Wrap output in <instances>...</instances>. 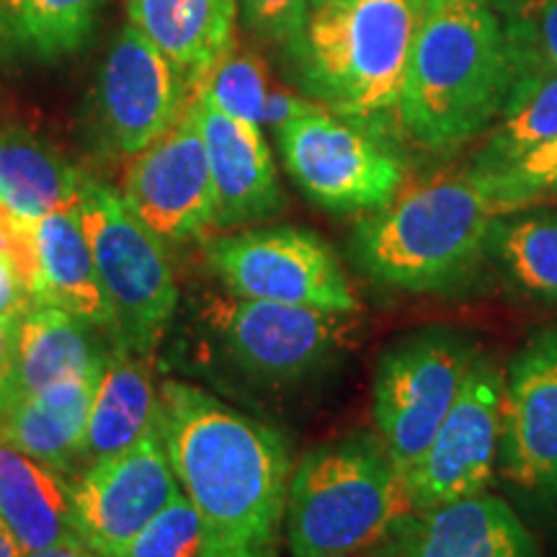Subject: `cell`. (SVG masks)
<instances>
[{
    "mask_svg": "<svg viewBox=\"0 0 557 557\" xmlns=\"http://www.w3.org/2000/svg\"><path fill=\"white\" fill-rule=\"evenodd\" d=\"M413 513L406 478L377 431H354L305 451L292 468L284 540L292 557H361Z\"/></svg>",
    "mask_w": 557,
    "mask_h": 557,
    "instance_id": "277c9868",
    "label": "cell"
},
{
    "mask_svg": "<svg viewBox=\"0 0 557 557\" xmlns=\"http://www.w3.org/2000/svg\"><path fill=\"white\" fill-rule=\"evenodd\" d=\"M395 537L400 557H542L517 508L491 491L408 513Z\"/></svg>",
    "mask_w": 557,
    "mask_h": 557,
    "instance_id": "e0dca14e",
    "label": "cell"
},
{
    "mask_svg": "<svg viewBox=\"0 0 557 557\" xmlns=\"http://www.w3.org/2000/svg\"><path fill=\"white\" fill-rule=\"evenodd\" d=\"M0 519L24 547L81 542L73 517V483L0 438Z\"/></svg>",
    "mask_w": 557,
    "mask_h": 557,
    "instance_id": "7402d4cb",
    "label": "cell"
},
{
    "mask_svg": "<svg viewBox=\"0 0 557 557\" xmlns=\"http://www.w3.org/2000/svg\"><path fill=\"white\" fill-rule=\"evenodd\" d=\"M207 263L230 295L331 312H359L344 263L305 227H256L209 240Z\"/></svg>",
    "mask_w": 557,
    "mask_h": 557,
    "instance_id": "30bf717a",
    "label": "cell"
},
{
    "mask_svg": "<svg viewBox=\"0 0 557 557\" xmlns=\"http://www.w3.org/2000/svg\"><path fill=\"white\" fill-rule=\"evenodd\" d=\"M557 137V73L513 81L496 127L472 158V173H496Z\"/></svg>",
    "mask_w": 557,
    "mask_h": 557,
    "instance_id": "d4e9b609",
    "label": "cell"
},
{
    "mask_svg": "<svg viewBox=\"0 0 557 557\" xmlns=\"http://www.w3.org/2000/svg\"><path fill=\"white\" fill-rule=\"evenodd\" d=\"M81 220L114 315L116 346L150 359L178 310L176 276L163 243L124 197L94 178L83 181Z\"/></svg>",
    "mask_w": 557,
    "mask_h": 557,
    "instance_id": "52a82bcc",
    "label": "cell"
},
{
    "mask_svg": "<svg viewBox=\"0 0 557 557\" xmlns=\"http://www.w3.org/2000/svg\"><path fill=\"white\" fill-rule=\"evenodd\" d=\"M158 431L212 557H278L292 475L282 431L181 380L158 387Z\"/></svg>",
    "mask_w": 557,
    "mask_h": 557,
    "instance_id": "6da1fadb",
    "label": "cell"
},
{
    "mask_svg": "<svg viewBox=\"0 0 557 557\" xmlns=\"http://www.w3.org/2000/svg\"><path fill=\"white\" fill-rule=\"evenodd\" d=\"M318 3H325V0H310V5H318Z\"/></svg>",
    "mask_w": 557,
    "mask_h": 557,
    "instance_id": "f35d334b",
    "label": "cell"
},
{
    "mask_svg": "<svg viewBox=\"0 0 557 557\" xmlns=\"http://www.w3.org/2000/svg\"><path fill=\"white\" fill-rule=\"evenodd\" d=\"M83 181L58 150L29 132H0V201L21 220L78 207Z\"/></svg>",
    "mask_w": 557,
    "mask_h": 557,
    "instance_id": "cb8c5ba5",
    "label": "cell"
},
{
    "mask_svg": "<svg viewBox=\"0 0 557 557\" xmlns=\"http://www.w3.org/2000/svg\"><path fill=\"white\" fill-rule=\"evenodd\" d=\"M37 302L16 263L0 253V318L18 323Z\"/></svg>",
    "mask_w": 557,
    "mask_h": 557,
    "instance_id": "d6a6232c",
    "label": "cell"
},
{
    "mask_svg": "<svg viewBox=\"0 0 557 557\" xmlns=\"http://www.w3.org/2000/svg\"><path fill=\"white\" fill-rule=\"evenodd\" d=\"M101 0H0V18L21 50L62 58L86 45Z\"/></svg>",
    "mask_w": 557,
    "mask_h": 557,
    "instance_id": "4316f807",
    "label": "cell"
},
{
    "mask_svg": "<svg viewBox=\"0 0 557 557\" xmlns=\"http://www.w3.org/2000/svg\"><path fill=\"white\" fill-rule=\"evenodd\" d=\"M292 181L331 212H377L406 186V160L374 124L315 107L276 129Z\"/></svg>",
    "mask_w": 557,
    "mask_h": 557,
    "instance_id": "9c48e42d",
    "label": "cell"
},
{
    "mask_svg": "<svg viewBox=\"0 0 557 557\" xmlns=\"http://www.w3.org/2000/svg\"><path fill=\"white\" fill-rule=\"evenodd\" d=\"M0 557H24V547L13 537L11 529L3 524V519H0Z\"/></svg>",
    "mask_w": 557,
    "mask_h": 557,
    "instance_id": "8d00e7d4",
    "label": "cell"
},
{
    "mask_svg": "<svg viewBox=\"0 0 557 557\" xmlns=\"http://www.w3.org/2000/svg\"><path fill=\"white\" fill-rule=\"evenodd\" d=\"M429 0H325L312 5L299 83L333 114L374 124L398 111Z\"/></svg>",
    "mask_w": 557,
    "mask_h": 557,
    "instance_id": "5b68a950",
    "label": "cell"
},
{
    "mask_svg": "<svg viewBox=\"0 0 557 557\" xmlns=\"http://www.w3.org/2000/svg\"><path fill=\"white\" fill-rule=\"evenodd\" d=\"M120 557H212L205 521L184 487Z\"/></svg>",
    "mask_w": 557,
    "mask_h": 557,
    "instance_id": "f546056e",
    "label": "cell"
},
{
    "mask_svg": "<svg viewBox=\"0 0 557 557\" xmlns=\"http://www.w3.org/2000/svg\"><path fill=\"white\" fill-rule=\"evenodd\" d=\"M487 256L521 295L557 305V212L500 214L491 230Z\"/></svg>",
    "mask_w": 557,
    "mask_h": 557,
    "instance_id": "484cf974",
    "label": "cell"
},
{
    "mask_svg": "<svg viewBox=\"0 0 557 557\" xmlns=\"http://www.w3.org/2000/svg\"><path fill=\"white\" fill-rule=\"evenodd\" d=\"M357 315L235 295L209 297L199 310L220 359L248 385L271 393L308 385L329 372L351 344Z\"/></svg>",
    "mask_w": 557,
    "mask_h": 557,
    "instance_id": "8992f818",
    "label": "cell"
},
{
    "mask_svg": "<svg viewBox=\"0 0 557 557\" xmlns=\"http://www.w3.org/2000/svg\"><path fill=\"white\" fill-rule=\"evenodd\" d=\"M99 331L54 305H34L16 329V398L65 380L101 374L120 346H103L96 336Z\"/></svg>",
    "mask_w": 557,
    "mask_h": 557,
    "instance_id": "ffe728a7",
    "label": "cell"
},
{
    "mask_svg": "<svg viewBox=\"0 0 557 557\" xmlns=\"http://www.w3.org/2000/svg\"><path fill=\"white\" fill-rule=\"evenodd\" d=\"M511 86L496 11L480 0H429L395 114L418 148L455 150L498 120Z\"/></svg>",
    "mask_w": 557,
    "mask_h": 557,
    "instance_id": "7a4b0ae2",
    "label": "cell"
},
{
    "mask_svg": "<svg viewBox=\"0 0 557 557\" xmlns=\"http://www.w3.org/2000/svg\"><path fill=\"white\" fill-rule=\"evenodd\" d=\"M122 197L160 240L184 243L214 227L218 199L191 103L156 143L137 152Z\"/></svg>",
    "mask_w": 557,
    "mask_h": 557,
    "instance_id": "5bb4252c",
    "label": "cell"
},
{
    "mask_svg": "<svg viewBox=\"0 0 557 557\" xmlns=\"http://www.w3.org/2000/svg\"><path fill=\"white\" fill-rule=\"evenodd\" d=\"M99 377L65 380L16 398L0 421V438L62 475L78 470Z\"/></svg>",
    "mask_w": 557,
    "mask_h": 557,
    "instance_id": "44dd1931",
    "label": "cell"
},
{
    "mask_svg": "<svg viewBox=\"0 0 557 557\" xmlns=\"http://www.w3.org/2000/svg\"><path fill=\"white\" fill-rule=\"evenodd\" d=\"M513 81L532 73H557V0H527L504 13Z\"/></svg>",
    "mask_w": 557,
    "mask_h": 557,
    "instance_id": "f1b7e54d",
    "label": "cell"
},
{
    "mask_svg": "<svg viewBox=\"0 0 557 557\" xmlns=\"http://www.w3.org/2000/svg\"><path fill=\"white\" fill-rule=\"evenodd\" d=\"M181 493L158 426L120 455L90 465L73 483L75 532L101 557H120Z\"/></svg>",
    "mask_w": 557,
    "mask_h": 557,
    "instance_id": "4fadbf2b",
    "label": "cell"
},
{
    "mask_svg": "<svg viewBox=\"0 0 557 557\" xmlns=\"http://www.w3.org/2000/svg\"><path fill=\"white\" fill-rule=\"evenodd\" d=\"M129 24L158 47L194 94L235 50L238 0H127Z\"/></svg>",
    "mask_w": 557,
    "mask_h": 557,
    "instance_id": "ac0fdd59",
    "label": "cell"
},
{
    "mask_svg": "<svg viewBox=\"0 0 557 557\" xmlns=\"http://www.w3.org/2000/svg\"><path fill=\"white\" fill-rule=\"evenodd\" d=\"M500 400L504 369L480 351L455 406L406 475V491L413 511L449 504L487 491L498 468Z\"/></svg>",
    "mask_w": 557,
    "mask_h": 557,
    "instance_id": "7c38bea8",
    "label": "cell"
},
{
    "mask_svg": "<svg viewBox=\"0 0 557 557\" xmlns=\"http://www.w3.org/2000/svg\"><path fill=\"white\" fill-rule=\"evenodd\" d=\"M480 3L491 5V9H500V11H511V9H519V5H524L527 0H480Z\"/></svg>",
    "mask_w": 557,
    "mask_h": 557,
    "instance_id": "74e56055",
    "label": "cell"
},
{
    "mask_svg": "<svg viewBox=\"0 0 557 557\" xmlns=\"http://www.w3.org/2000/svg\"><path fill=\"white\" fill-rule=\"evenodd\" d=\"M483 178L500 212H517L534 201L557 194V137L496 173H475Z\"/></svg>",
    "mask_w": 557,
    "mask_h": 557,
    "instance_id": "4dcf8cb0",
    "label": "cell"
},
{
    "mask_svg": "<svg viewBox=\"0 0 557 557\" xmlns=\"http://www.w3.org/2000/svg\"><path fill=\"white\" fill-rule=\"evenodd\" d=\"M189 99V86L171 60L143 32L124 26L99 73V116L111 148L122 156L143 152L178 120Z\"/></svg>",
    "mask_w": 557,
    "mask_h": 557,
    "instance_id": "9a60e30c",
    "label": "cell"
},
{
    "mask_svg": "<svg viewBox=\"0 0 557 557\" xmlns=\"http://www.w3.org/2000/svg\"><path fill=\"white\" fill-rule=\"evenodd\" d=\"M496 470L532 511L557 517V320L534 331L504 369Z\"/></svg>",
    "mask_w": 557,
    "mask_h": 557,
    "instance_id": "8fae6325",
    "label": "cell"
},
{
    "mask_svg": "<svg viewBox=\"0 0 557 557\" xmlns=\"http://www.w3.org/2000/svg\"><path fill=\"white\" fill-rule=\"evenodd\" d=\"M24 557H101L96 549H90L83 542H60V545L45 547V549H32L24 553Z\"/></svg>",
    "mask_w": 557,
    "mask_h": 557,
    "instance_id": "d590c367",
    "label": "cell"
},
{
    "mask_svg": "<svg viewBox=\"0 0 557 557\" xmlns=\"http://www.w3.org/2000/svg\"><path fill=\"white\" fill-rule=\"evenodd\" d=\"M315 107H320V103L310 101V99H299V96L289 94V90H269V99H267V107H263L261 124H269V127L276 132L278 127L295 122L297 116H305Z\"/></svg>",
    "mask_w": 557,
    "mask_h": 557,
    "instance_id": "e575fe53",
    "label": "cell"
},
{
    "mask_svg": "<svg viewBox=\"0 0 557 557\" xmlns=\"http://www.w3.org/2000/svg\"><path fill=\"white\" fill-rule=\"evenodd\" d=\"M500 209L472 171L403 189L364 218L348 240L357 269L374 284L410 295L451 292L487 256Z\"/></svg>",
    "mask_w": 557,
    "mask_h": 557,
    "instance_id": "3957f363",
    "label": "cell"
},
{
    "mask_svg": "<svg viewBox=\"0 0 557 557\" xmlns=\"http://www.w3.org/2000/svg\"><path fill=\"white\" fill-rule=\"evenodd\" d=\"M158 426V389L143 357L116 348L90 403L81 468L120 455Z\"/></svg>",
    "mask_w": 557,
    "mask_h": 557,
    "instance_id": "603a6c76",
    "label": "cell"
},
{
    "mask_svg": "<svg viewBox=\"0 0 557 557\" xmlns=\"http://www.w3.org/2000/svg\"><path fill=\"white\" fill-rule=\"evenodd\" d=\"M310 0H243L248 24L261 37L284 47L292 60L299 58L308 32Z\"/></svg>",
    "mask_w": 557,
    "mask_h": 557,
    "instance_id": "1f68e13d",
    "label": "cell"
},
{
    "mask_svg": "<svg viewBox=\"0 0 557 557\" xmlns=\"http://www.w3.org/2000/svg\"><path fill=\"white\" fill-rule=\"evenodd\" d=\"M16 329L18 323L0 318V421L16 398Z\"/></svg>",
    "mask_w": 557,
    "mask_h": 557,
    "instance_id": "836d02e7",
    "label": "cell"
},
{
    "mask_svg": "<svg viewBox=\"0 0 557 557\" xmlns=\"http://www.w3.org/2000/svg\"><path fill=\"white\" fill-rule=\"evenodd\" d=\"M29 225L39 261V305L73 312L114 338V315L83 230L81 205L60 209Z\"/></svg>",
    "mask_w": 557,
    "mask_h": 557,
    "instance_id": "d6986e66",
    "label": "cell"
},
{
    "mask_svg": "<svg viewBox=\"0 0 557 557\" xmlns=\"http://www.w3.org/2000/svg\"><path fill=\"white\" fill-rule=\"evenodd\" d=\"M201 143L212 173L218 218L214 227H238L282 214V186L274 158L259 124L240 122L212 107L201 94H191Z\"/></svg>",
    "mask_w": 557,
    "mask_h": 557,
    "instance_id": "2e32d148",
    "label": "cell"
},
{
    "mask_svg": "<svg viewBox=\"0 0 557 557\" xmlns=\"http://www.w3.org/2000/svg\"><path fill=\"white\" fill-rule=\"evenodd\" d=\"M194 94L205 96L212 107L225 111L227 116L261 127L263 107L269 99L267 70L253 52L233 50L201 81Z\"/></svg>",
    "mask_w": 557,
    "mask_h": 557,
    "instance_id": "83f0119b",
    "label": "cell"
},
{
    "mask_svg": "<svg viewBox=\"0 0 557 557\" xmlns=\"http://www.w3.org/2000/svg\"><path fill=\"white\" fill-rule=\"evenodd\" d=\"M480 346L472 333L426 325L380 354L372 380L374 426L406 478L455 406Z\"/></svg>",
    "mask_w": 557,
    "mask_h": 557,
    "instance_id": "ba28073f",
    "label": "cell"
}]
</instances>
